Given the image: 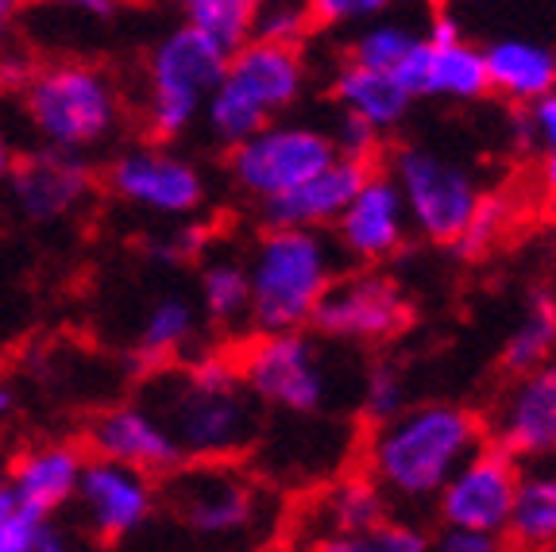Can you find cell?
I'll list each match as a JSON object with an SVG mask.
<instances>
[{"mask_svg":"<svg viewBox=\"0 0 556 552\" xmlns=\"http://www.w3.org/2000/svg\"><path fill=\"white\" fill-rule=\"evenodd\" d=\"M139 402L166 425L186 464L240 460L263 429V410L243 387L236 360L220 352L151 372Z\"/></svg>","mask_w":556,"mask_h":552,"instance_id":"obj_1","label":"cell"},{"mask_svg":"<svg viewBox=\"0 0 556 552\" xmlns=\"http://www.w3.org/2000/svg\"><path fill=\"white\" fill-rule=\"evenodd\" d=\"M483 440V422L468 406L421 402L371 429L364 444V475H371L391 506H433L444 484Z\"/></svg>","mask_w":556,"mask_h":552,"instance_id":"obj_2","label":"cell"},{"mask_svg":"<svg viewBox=\"0 0 556 552\" xmlns=\"http://www.w3.org/2000/svg\"><path fill=\"white\" fill-rule=\"evenodd\" d=\"M340 251L332 236L302 228H263L248 251L255 337L313 328L317 305L337 283Z\"/></svg>","mask_w":556,"mask_h":552,"instance_id":"obj_3","label":"cell"},{"mask_svg":"<svg viewBox=\"0 0 556 552\" xmlns=\"http://www.w3.org/2000/svg\"><path fill=\"white\" fill-rule=\"evenodd\" d=\"M20 113L39 147L86 155L101 147L124 124L121 81L86 59H54L35 70V78L20 93Z\"/></svg>","mask_w":556,"mask_h":552,"instance_id":"obj_4","label":"cell"},{"mask_svg":"<svg viewBox=\"0 0 556 552\" xmlns=\"http://www.w3.org/2000/svg\"><path fill=\"white\" fill-rule=\"evenodd\" d=\"M309 86V66H305L302 47H278V43H252L236 51L225 66V78L208 97L201 124L220 147H240L267 124L282 121L302 101Z\"/></svg>","mask_w":556,"mask_h":552,"instance_id":"obj_5","label":"cell"},{"mask_svg":"<svg viewBox=\"0 0 556 552\" xmlns=\"http://www.w3.org/2000/svg\"><path fill=\"white\" fill-rule=\"evenodd\" d=\"M163 506L190 537L208 544L255 541L270 526V491L240 460L182 464L163 484Z\"/></svg>","mask_w":556,"mask_h":552,"instance_id":"obj_6","label":"cell"},{"mask_svg":"<svg viewBox=\"0 0 556 552\" xmlns=\"http://www.w3.org/2000/svg\"><path fill=\"white\" fill-rule=\"evenodd\" d=\"M228 54L193 27L174 24L155 39L143 62V128L151 143L186 136L220 86Z\"/></svg>","mask_w":556,"mask_h":552,"instance_id":"obj_7","label":"cell"},{"mask_svg":"<svg viewBox=\"0 0 556 552\" xmlns=\"http://www.w3.org/2000/svg\"><path fill=\"white\" fill-rule=\"evenodd\" d=\"M236 372L260 410L317 417L337 402V367L309 333L252 337L236 352Z\"/></svg>","mask_w":556,"mask_h":552,"instance_id":"obj_8","label":"cell"},{"mask_svg":"<svg viewBox=\"0 0 556 552\" xmlns=\"http://www.w3.org/2000/svg\"><path fill=\"white\" fill-rule=\"evenodd\" d=\"M387 174H391V181L402 193L409 228L433 243L456 248L460 236L468 233L479 201H483L468 166L441 155L433 147L406 143L394 147L391 171Z\"/></svg>","mask_w":556,"mask_h":552,"instance_id":"obj_9","label":"cell"},{"mask_svg":"<svg viewBox=\"0 0 556 552\" xmlns=\"http://www.w3.org/2000/svg\"><path fill=\"white\" fill-rule=\"evenodd\" d=\"M337 159L332 131L317 128V124L275 121L228 151V181L263 209L317 178Z\"/></svg>","mask_w":556,"mask_h":552,"instance_id":"obj_10","label":"cell"},{"mask_svg":"<svg viewBox=\"0 0 556 552\" xmlns=\"http://www.w3.org/2000/svg\"><path fill=\"white\" fill-rule=\"evenodd\" d=\"M104 186L124 205L166 221H193L208 193L201 166L166 143L124 147L104 171Z\"/></svg>","mask_w":556,"mask_h":552,"instance_id":"obj_11","label":"cell"},{"mask_svg":"<svg viewBox=\"0 0 556 552\" xmlns=\"http://www.w3.org/2000/svg\"><path fill=\"white\" fill-rule=\"evenodd\" d=\"M409 325V302L394 278H387L375 267H352L348 275H337L329 293L317 305L313 328L321 340L352 348L387 344Z\"/></svg>","mask_w":556,"mask_h":552,"instance_id":"obj_12","label":"cell"},{"mask_svg":"<svg viewBox=\"0 0 556 552\" xmlns=\"http://www.w3.org/2000/svg\"><path fill=\"white\" fill-rule=\"evenodd\" d=\"M521 464L506 456L498 444L483 440L444 491L437 494V518L441 529H468V534H495L506 537L510 526L514 494H518Z\"/></svg>","mask_w":556,"mask_h":552,"instance_id":"obj_13","label":"cell"},{"mask_svg":"<svg viewBox=\"0 0 556 552\" xmlns=\"http://www.w3.org/2000/svg\"><path fill=\"white\" fill-rule=\"evenodd\" d=\"M409 97H437V101H479L491 93L486 81L483 47H476L464 35L460 20L452 12H437L421 43L406 59V66L394 74Z\"/></svg>","mask_w":556,"mask_h":552,"instance_id":"obj_14","label":"cell"},{"mask_svg":"<svg viewBox=\"0 0 556 552\" xmlns=\"http://www.w3.org/2000/svg\"><path fill=\"white\" fill-rule=\"evenodd\" d=\"M483 429L518 464H556V355L506 382Z\"/></svg>","mask_w":556,"mask_h":552,"instance_id":"obj_15","label":"cell"},{"mask_svg":"<svg viewBox=\"0 0 556 552\" xmlns=\"http://www.w3.org/2000/svg\"><path fill=\"white\" fill-rule=\"evenodd\" d=\"M159 502H163L159 479L136 472V467L113 464V460L89 456L74 506H78V522L89 537L116 544L148 526Z\"/></svg>","mask_w":556,"mask_h":552,"instance_id":"obj_16","label":"cell"},{"mask_svg":"<svg viewBox=\"0 0 556 552\" xmlns=\"http://www.w3.org/2000/svg\"><path fill=\"white\" fill-rule=\"evenodd\" d=\"M409 236V216L402 205L399 186L391 181L387 171H371V178L359 186L352 205L332 228V243H337L340 260L352 267H379V263L394 260L406 248Z\"/></svg>","mask_w":556,"mask_h":552,"instance_id":"obj_17","label":"cell"},{"mask_svg":"<svg viewBox=\"0 0 556 552\" xmlns=\"http://www.w3.org/2000/svg\"><path fill=\"white\" fill-rule=\"evenodd\" d=\"M86 452L97 460L136 467L159 484L186 464L182 449L174 444L166 425L143 402H121V406L101 410L86 429Z\"/></svg>","mask_w":556,"mask_h":552,"instance_id":"obj_18","label":"cell"},{"mask_svg":"<svg viewBox=\"0 0 556 552\" xmlns=\"http://www.w3.org/2000/svg\"><path fill=\"white\" fill-rule=\"evenodd\" d=\"M12 201L31 225H59L70 213H78L93 193V171L86 155H66L51 147H35L31 155H20L9 178Z\"/></svg>","mask_w":556,"mask_h":552,"instance_id":"obj_19","label":"cell"},{"mask_svg":"<svg viewBox=\"0 0 556 552\" xmlns=\"http://www.w3.org/2000/svg\"><path fill=\"white\" fill-rule=\"evenodd\" d=\"M89 452L74 440H39L27 444L12 456V464L4 467L9 491L27 514L43 522H54V514L66 506H74L86 475Z\"/></svg>","mask_w":556,"mask_h":552,"instance_id":"obj_20","label":"cell"},{"mask_svg":"<svg viewBox=\"0 0 556 552\" xmlns=\"http://www.w3.org/2000/svg\"><path fill=\"white\" fill-rule=\"evenodd\" d=\"M371 171L375 166L352 163V159H337V163L325 166L317 178L298 186L294 193L263 205L260 209L263 228H302V233L337 228V221L344 216V209L352 205L359 186L371 178Z\"/></svg>","mask_w":556,"mask_h":552,"instance_id":"obj_21","label":"cell"},{"mask_svg":"<svg viewBox=\"0 0 556 552\" xmlns=\"http://www.w3.org/2000/svg\"><path fill=\"white\" fill-rule=\"evenodd\" d=\"M486 81L491 93L506 97L514 104H538L541 97L556 93V51L526 35H503L483 47Z\"/></svg>","mask_w":556,"mask_h":552,"instance_id":"obj_22","label":"cell"},{"mask_svg":"<svg viewBox=\"0 0 556 552\" xmlns=\"http://www.w3.org/2000/svg\"><path fill=\"white\" fill-rule=\"evenodd\" d=\"M332 101H337L340 116H352V121L387 136V131L406 121L414 97L391 74H379V70L356 66V62L344 59L337 74H332Z\"/></svg>","mask_w":556,"mask_h":552,"instance_id":"obj_23","label":"cell"},{"mask_svg":"<svg viewBox=\"0 0 556 552\" xmlns=\"http://www.w3.org/2000/svg\"><path fill=\"white\" fill-rule=\"evenodd\" d=\"M387 522H391V499L375 487L371 475H340L337 484L325 487L321 499L313 502L309 541L340 534H375Z\"/></svg>","mask_w":556,"mask_h":552,"instance_id":"obj_24","label":"cell"},{"mask_svg":"<svg viewBox=\"0 0 556 552\" xmlns=\"http://www.w3.org/2000/svg\"><path fill=\"white\" fill-rule=\"evenodd\" d=\"M198 325L201 310L193 298H186V293H159L136 328V363L148 367V372L178 363V355L198 340Z\"/></svg>","mask_w":556,"mask_h":552,"instance_id":"obj_25","label":"cell"},{"mask_svg":"<svg viewBox=\"0 0 556 552\" xmlns=\"http://www.w3.org/2000/svg\"><path fill=\"white\" fill-rule=\"evenodd\" d=\"M506 544L510 552H541L556 544V464H521Z\"/></svg>","mask_w":556,"mask_h":552,"instance_id":"obj_26","label":"cell"},{"mask_svg":"<svg viewBox=\"0 0 556 552\" xmlns=\"http://www.w3.org/2000/svg\"><path fill=\"white\" fill-rule=\"evenodd\" d=\"M198 310L208 325L243 328L252 325V283H248V260L232 251L205 255L198 271Z\"/></svg>","mask_w":556,"mask_h":552,"instance_id":"obj_27","label":"cell"},{"mask_svg":"<svg viewBox=\"0 0 556 552\" xmlns=\"http://www.w3.org/2000/svg\"><path fill=\"white\" fill-rule=\"evenodd\" d=\"M556 355V302L548 293H538L521 321L510 328V337L503 344V372L510 379L530 375L533 367L548 363Z\"/></svg>","mask_w":556,"mask_h":552,"instance_id":"obj_28","label":"cell"},{"mask_svg":"<svg viewBox=\"0 0 556 552\" xmlns=\"http://www.w3.org/2000/svg\"><path fill=\"white\" fill-rule=\"evenodd\" d=\"M182 24L205 35L208 43L232 59L255 39V4L252 0H190L182 9Z\"/></svg>","mask_w":556,"mask_h":552,"instance_id":"obj_29","label":"cell"},{"mask_svg":"<svg viewBox=\"0 0 556 552\" xmlns=\"http://www.w3.org/2000/svg\"><path fill=\"white\" fill-rule=\"evenodd\" d=\"M421 43V35L409 32L406 24L399 20H375V24L359 27L352 35V47H348V62H356V66L367 70H379V74H399L406 66V59L414 54V47Z\"/></svg>","mask_w":556,"mask_h":552,"instance_id":"obj_30","label":"cell"},{"mask_svg":"<svg viewBox=\"0 0 556 552\" xmlns=\"http://www.w3.org/2000/svg\"><path fill=\"white\" fill-rule=\"evenodd\" d=\"M356 410L367 422V429H379V425L406 414L409 394H406V375H402L399 363H391V360L367 363V372L356 390Z\"/></svg>","mask_w":556,"mask_h":552,"instance_id":"obj_31","label":"cell"},{"mask_svg":"<svg viewBox=\"0 0 556 552\" xmlns=\"http://www.w3.org/2000/svg\"><path fill=\"white\" fill-rule=\"evenodd\" d=\"M313 9L309 4H294V0H278V4H255V39L278 47H302L309 35Z\"/></svg>","mask_w":556,"mask_h":552,"instance_id":"obj_32","label":"cell"},{"mask_svg":"<svg viewBox=\"0 0 556 552\" xmlns=\"http://www.w3.org/2000/svg\"><path fill=\"white\" fill-rule=\"evenodd\" d=\"M506 221H510V209H506L503 198H483L476 209V216H471L468 233L460 236V243H456V251L460 255H468V260H476V255H483V251H491L498 243V236H503Z\"/></svg>","mask_w":556,"mask_h":552,"instance_id":"obj_33","label":"cell"},{"mask_svg":"<svg viewBox=\"0 0 556 552\" xmlns=\"http://www.w3.org/2000/svg\"><path fill=\"white\" fill-rule=\"evenodd\" d=\"M151 255L163 263H198L208 255V228L198 225V221H182L174 233L159 236L151 243Z\"/></svg>","mask_w":556,"mask_h":552,"instance_id":"obj_34","label":"cell"},{"mask_svg":"<svg viewBox=\"0 0 556 552\" xmlns=\"http://www.w3.org/2000/svg\"><path fill=\"white\" fill-rule=\"evenodd\" d=\"M309 9H313V24L356 27V32L387 16V4H382V0H317Z\"/></svg>","mask_w":556,"mask_h":552,"instance_id":"obj_35","label":"cell"},{"mask_svg":"<svg viewBox=\"0 0 556 552\" xmlns=\"http://www.w3.org/2000/svg\"><path fill=\"white\" fill-rule=\"evenodd\" d=\"M43 518H35L12 499V491L0 494V552H27L39 534Z\"/></svg>","mask_w":556,"mask_h":552,"instance_id":"obj_36","label":"cell"},{"mask_svg":"<svg viewBox=\"0 0 556 552\" xmlns=\"http://www.w3.org/2000/svg\"><path fill=\"white\" fill-rule=\"evenodd\" d=\"M332 143H337L340 159H352V163L371 166L375 159H379L382 136L375 128H367V124L352 121V116H340V124L332 128Z\"/></svg>","mask_w":556,"mask_h":552,"instance_id":"obj_37","label":"cell"},{"mask_svg":"<svg viewBox=\"0 0 556 552\" xmlns=\"http://www.w3.org/2000/svg\"><path fill=\"white\" fill-rule=\"evenodd\" d=\"M375 541L382 552H433V534L409 518H391L382 529H375Z\"/></svg>","mask_w":556,"mask_h":552,"instance_id":"obj_38","label":"cell"},{"mask_svg":"<svg viewBox=\"0 0 556 552\" xmlns=\"http://www.w3.org/2000/svg\"><path fill=\"white\" fill-rule=\"evenodd\" d=\"M433 552H510L506 537L468 534V529H441L433 537Z\"/></svg>","mask_w":556,"mask_h":552,"instance_id":"obj_39","label":"cell"},{"mask_svg":"<svg viewBox=\"0 0 556 552\" xmlns=\"http://www.w3.org/2000/svg\"><path fill=\"white\" fill-rule=\"evenodd\" d=\"M521 124H526V139H533L541 151H556V93L530 104L526 116H521Z\"/></svg>","mask_w":556,"mask_h":552,"instance_id":"obj_40","label":"cell"},{"mask_svg":"<svg viewBox=\"0 0 556 552\" xmlns=\"http://www.w3.org/2000/svg\"><path fill=\"white\" fill-rule=\"evenodd\" d=\"M35 59L24 51V47H12V51L0 54V93H24L27 81L35 78Z\"/></svg>","mask_w":556,"mask_h":552,"instance_id":"obj_41","label":"cell"},{"mask_svg":"<svg viewBox=\"0 0 556 552\" xmlns=\"http://www.w3.org/2000/svg\"><path fill=\"white\" fill-rule=\"evenodd\" d=\"M27 552H86V549H81V541L70 534L66 526H59V522H43Z\"/></svg>","mask_w":556,"mask_h":552,"instance_id":"obj_42","label":"cell"},{"mask_svg":"<svg viewBox=\"0 0 556 552\" xmlns=\"http://www.w3.org/2000/svg\"><path fill=\"white\" fill-rule=\"evenodd\" d=\"M309 552H382L375 534H340V537H317L309 541Z\"/></svg>","mask_w":556,"mask_h":552,"instance_id":"obj_43","label":"cell"},{"mask_svg":"<svg viewBox=\"0 0 556 552\" xmlns=\"http://www.w3.org/2000/svg\"><path fill=\"white\" fill-rule=\"evenodd\" d=\"M20 16H24V9H20V4H12V0H0V54L16 47Z\"/></svg>","mask_w":556,"mask_h":552,"instance_id":"obj_44","label":"cell"},{"mask_svg":"<svg viewBox=\"0 0 556 552\" xmlns=\"http://www.w3.org/2000/svg\"><path fill=\"white\" fill-rule=\"evenodd\" d=\"M538 186L548 201L556 205V151H541V163H538Z\"/></svg>","mask_w":556,"mask_h":552,"instance_id":"obj_45","label":"cell"},{"mask_svg":"<svg viewBox=\"0 0 556 552\" xmlns=\"http://www.w3.org/2000/svg\"><path fill=\"white\" fill-rule=\"evenodd\" d=\"M16 143H12V136L4 128H0V181L12 178V166H16Z\"/></svg>","mask_w":556,"mask_h":552,"instance_id":"obj_46","label":"cell"},{"mask_svg":"<svg viewBox=\"0 0 556 552\" xmlns=\"http://www.w3.org/2000/svg\"><path fill=\"white\" fill-rule=\"evenodd\" d=\"M16 414V387L12 382H0V417Z\"/></svg>","mask_w":556,"mask_h":552,"instance_id":"obj_47","label":"cell"},{"mask_svg":"<svg viewBox=\"0 0 556 552\" xmlns=\"http://www.w3.org/2000/svg\"><path fill=\"white\" fill-rule=\"evenodd\" d=\"M9 491V479H4V467H0V494Z\"/></svg>","mask_w":556,"mask_h":552,"instance_id":"obj_48","label":"cell"},{"mask_svg":"<svg viewBox=\"0 0 556 552\" xmlns=\"http://www.w3.org/2000/svg\"><path fill=\"white\" fill-rule=\"evenodd\" d=\"M541 552H556V544H548V549H541Z\"/></svg>","mask_w":556,"mask_h":552,"instance_id":"obj_49","label":"cell"}]
</instances>
